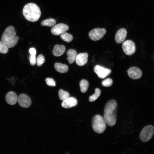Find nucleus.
<instances>
[{
  "mask_svg": "<svg viewBox=\"0 0 154 154\" xmlns=\"http://www.w3.org/2000/svg\"><path fill=\"white\" fill-rule=\"evenodd\" d=\"M94 72L99 78H104L109 76L111 73V70L107 68L99 65L95 66L94 69Z\"/></svg>",
  "mask_w": 154,
  "mask_h": 154,
  "instance_id": "obj_8",
  "label": "nucleus"
},
{
  "mask_svg": "<svg viewBox=\"0 0 154 154\" xmlns=\"http://www.w3.org/2000/svg\"><path fill=\"white\" fill-rule=\"evenodd\" d=\"M54 67L56 71L60 73H66L68 70V67L67 65L60 63H56Z\"/></svg>",
  "mask_w": 154,
  "mask_h": 154,
  "instance_id": "obj_18",
  "label": "nucleus"
},
{
  "mask_svg": "<svg viewBox=\"0 0 154 154\" xmlns=\"http://www.w3.org/2000/svg\"><path fill=\"white\" fill-rule=\"evenodd\" d=\"M154 133V127L151 125H147L141 131L139 135L140 139L143 142H147L152 138Z\"/></svg>",
  "mask_w": 154,
  "mask_h": 154,
  "instance_id": "obj_5",
  "label": "nucleus"
},
{
  "mask_svg": "<svg viewBox=\"0 0 154 154\" xmlns=\"http://www.w3.org/2000/svg\"><path fill=\"white\" fill-rule=\"evenodd\" d=\"M77 100L76 98L70 97L63 100L61 105L64 108H68L75 106L77 105Z\"/></svg>",
  "mask_w": 154,
  "mask_h": 154,
  "instance_id": "obj_14",
  "label": "nucleus"
},
{
  "mask_svg": "<svg viewBox=\"0 0 154 154\" xmlns=\"http://www.w3.org/2000/svg\"><path fill=\"white\" fill-rule=\"evenodd\" d=\"M123 50L125 54L128 55L133 54L135 51V46L134 42L130 40L124 42L122 45Z\"/></svg>",
  "mask_w": 154,
  "mask_h": 154,
  "instance_id": "obj_7",
  "label": "nucleus"
},
{
  "mask_svg": "<svg viewBox=\"0 0 154 154\" xmlns=\"http://www.w3.org/2000/svg\"><path fill=\"white\" fill-rule=\"evenodd\" d=\"M88 55L87 53H80L77 55L75 61L76 64L79 66H83L88 61Z\"/></svg>",
  "mask_w": 154,
  "mask_h": 154,
  "instance_id": "obj_13",
  "label": "nucleus"
},
{
  "mask_svg": "<svg viewBox=\"0 0 154 154\" xmlns=\"http://www.w3.org/2000/svg\"><path fill=\"white\" fill-rule=\"evenodd\" d=\"M19 37L16 36L14 28L12 26L7 27L5 30L1 37L3 43L8 48H12L17 44Z\"/></svg>",
  "mask_w": 154,
  "mask_h": 154,
  "instance_id": "obj_2",
  "label": "nucleus"
},
{
  "mask_svg": "<svg viewBox=\"0 0 154 154\" xmlns=\"http://www.w3.org/2000/svg\"><path fill=\"white\" fill-rule=\"evenodd\" d=\"M127 35V32L124 28H121L117 32L115 37L116 42L120 44L123 42L125 39Z\"/></svg>",
  "mask_w": 154,
  "mask_h": 154,
  "instance_id": "obj_12",
  "label": "nucleus"
},
{
  "mask_svg": "<svg viewBox=\"0 0 154 154\" xmlns=\"http://www.w3.org/2000/svg\"><path fill=\"white\" fill-rule=\"evenodd\" d=\"M106 32L105 28H96L89 32V37L92 40L96 41L102 38Z\"/></svg>",
  "mask_w": 154,
  "mask_h": 154,
  "instance_id": "obj_6",
  "label": "nucleus"
},
{
  "mask_svg": "<svg viewBox=\"0 0 154 154\" xmlns=\"http://www.w3.org/2000/svg\"><path fill=\"white\" fill-rule=\"evenodd\" d=\"M61 38L64 41L67 42H71L73 39L72 35L68 33L64 32L60 34Z\"/></svg>",
  "mask_w": 154,
  "mask_h": 154,
  "instance_id": "obj_21",
  "label": "nucleus"
},
{
  "mask_svg": "<svg viewBox=\"0 0 154 154\" xmlns=\"http://www.w3.org/2000/svg\"><path fill=\"white\" fill-rule=\"evenodd\" d=\"M68 29L69 27L67 25L64 23H60L53 26L51 31L53 35H58L64 32H66Z\"/></svg>",
  "mask_w": 154,
  "mask_h": 154,
  "instance_id": "obj_10",
  "label": "nucleus"
},
{
  "mask_svg": "<svg viewBox=\"0 0 154 154\" xmlns=\"http://www.w3.org/2000/svg\"><path fill=\"white\" fill-rule=\"evenodd\" d=\"M92 127L93 130L98 133H103L106 128V123L104 117L96 115L92 118Z\"/></svg>",
  "mask_w": 154,
  "mask_h": 154,
  "instance_id": "obj_4",
  "label": "nucleus"
},
{
  "mask_svg": "<svg viewBox=\"0 0 154 154\" xmlns=\"http://www.w3.org/2000/svg\"><path fill=\"white\" fill-rule=\"evenodd\" d=\"M29 52L31 55L32 56H35L36 54V50L35 49L31 48L29 49Z\"/></svg>",
  "mask_w": 154,
  "mask_h": 154,
  "instance_id": "obj_29",
  "label": "nucleus"
},
{
  "mask_svg": "<svg viewBox=\"0 0 154 154\" xmlns=\"http://www.w3.org/2000/svg\"><path fill=\"white\" fill-rule=\"evenodd\" d=\"M30 64L32 66L35 65L36 63V59L35 56H32L31 55L29 56Z\"/></svg>",
  "mask_w": 154,
  "mask_h": 154,
  "instance_id": "obj_28",
  "label": "nucleus"
},
{
  "mask_svg": "<svg viewBox=\"0 0 154 154\" xmlns=\"http://www.w3.org/2000/svg\"><path fill=\"white\" fill-rule=\"evenodd\" d=\"M56 23V20L52 18H49L42 21L41 23V25L42 26H47V27H52L54 26Z\"/></svg>",
  "mask_w": 154,
  "mask_h": 154,
  "instance_id": "obj_20",
  "label": "nucleus"
},
{
  "mask_svg": "<svg viewBox=\"0 0 154 154\" xmlns=\"http://www.w3.org/2000/svg\"><path fill=\"white\" fill-rule=\"evenodd\" d=\"M117 105L116 101L112 100L108 101L105 107L104 117L106 124L110 127L116 122Z\"/></svg>",
  "mask_w": 154,
  "mask_h": 154,
  "instance_id": "obj_1",
  "label": "nucleus"
},
{
  "mask_svg": "<svg viewBox=\"0 0 154 154\" xmlns=\"http://www.w3.org/2000/svg\"><path fill=\"white\" fill-rule=\"evenodd\" d=\"M23 14L28 21L34 22L37 21L41 15L39 7L36 4L30 3L26 5L23 9Z\"/></svg>",
  "mask_w": 154,
  "mask_h": 154,
  "instance_id": "obj_3",
  "label": "nucleus"
},
{
  "mask_svg": "<svg viewBox=\"0 0 154 154\" xmlns=\"http://www.w3.org/2000/svg\"><path fill=\"white\" fill-rule=\"evenodd\" d=\"M59 99L62 100H64L70 97V94L67 92L62 89H60L58 92Z\"/></svg>",
  "mask_w": 154,
  "mask_h": 154,
  "instance_id": "obj_22",
  "label": "nucleus"
},
{
  "mask_svg": "<svg viewBox=\"0 0 154 154\" xmlns=\"http://www.w3.org/2000/svg\"><path fill=\"white\" fill-rule=\"evenodd\" d=\"M17 101L20 106L23 108H28L31 104L30 98L28 96L24 94H22L19 96Z\"/></svg>",
  "mask_w": 154,
  "mask_h": 154,
  "instance_id": "obj_9",
  "label": "nucleus"
},
{
  "mask_svg": "<svg viewBox=\"0 0 154 154\" xmlns=\"http://www.w3.org/2000/svg\"><path fill=\"white\" fill-rule=\"evenodd\" d=\"M18 97L16 94L13 91L9 92L6 95L5 100L9 104L13 105L15 104L17 101Z\"/></svg>",
  "mask_w": 154,
  "mask_h": 154,
  "instance_id": "obj_15",
  "label": "nucleus"
},
{
  "mask_svg": "<svg viewBox=\"0 0 154 154\" xmlns=\"http://www.w3.org/2000/svg\"><path fill=\"white\" fill-rule=\"evenodd\" d=\"M67 56V59L70 64H72L75 60L77 56L76 51L74 49H70L67 51L66 53Z\"/></svg>",
  "mask_w": 154,
  "mask_h": 154,
  "instance_id": "obj_17",
  "label": "nucleus"
},
{
  "mask_svg": "<svg viewBox=\"0 0 154 154\" xmlns=\"http://www.w3.org/2000/svg\"><path fill=\"white\" fill-rule=\"evenodd\" d=\"M101 93V91L99 89L96 88L95 89L94 94L90 96L89 98L90 102H92L96 100L100 96Z\"/></svg>",
  "mask_w": 154,
  "mask_h": 154,
  "instance_id": "obj_23",
  "label": "nucleus"
},
{
  "mask_svg": "<svg viewBox=\"0 0 154 154\" xmlns=\"http://www.w3.org/2000/svg\"><path fill=\"white\" fill-rule=\"evenodd\" d=\"M80 90L82 93H85L89 87V82L86 80H81L80 82Z\"/></svg>",
  "mask_w": 154,
  "mask_h": 154,
  "instance_id": "obj_19",
  "label": "nucleus"
},
{
  "mask_svg": "<svg viewBox=\"0 0 154 154\" xmlns=\"http://www.w3.org/2000/svg\"><path fill=\"white\" fill-rule=\"evenodd\" d=\"M127 73L130 78L135 80L139 79L142 75L141 70L135 67H131L129 68L127 70Z\"/></svg>",
  "mask_w": 154,
  "mask_h": 154,
  "instance_id": "obj_11",
  "label": "nucleus"
},
{
  "mask_svg": "<svg viewBox=\"0 0 154 154\" xmlns=\"http://www.w3.org/2000/svg\"><path fill=\"white\" fill-rule=\"evenodd\" d=\"M113 84V80L110 78H107L103 80L102 82V85L104 87H109L111 86Z\"/></svg>",
  "mask_w": 154,
  "mask_h": 154,
  "instance_id": "obj_24",
  "label": "nucleus"
},
{
  "mask_svg": "<svg viewBox=\"0 0 154 154\" xmlns=\"http://www.w3.org/2000/svg\"><path fill=\"white\" fill-rule=\"evenodd\" d=\"M44 62V58L42 55L40 54L38 56L36 60V63L38 66H41Z\"/></svg>",
  "mask_w": 154,
  "mask_h": 154,
  "instance_id": "obj_26",
  "label": "nucleus"
},
{
  "mask_svg": "<svg viewBox=\"0 0 154 154\" xmlns=\"http://www.w3.org/2000/svg\"><path fill=\"white\" fill-rule=\"evenodd\" d=\"M66 48L63 45H56L53 50V53L56 56H59L62 55L65 51Z\"/></svg>",
  "mask_w": 154,
  "mask_h": 154,
  "instance_id": "obj_16",
  "label": "nucleus"
},
{
  "mask_svg": "<svg viewBox=\"0 0 154 154\" xmlns=\"http://www.w3.org/2000/svg\"><path fill=\"white\" fill-rule=\"evenodd\" d=\"M9 51L8 48L2 42L0 41V53L5 54Z\"/></svg>",
  "mask_w": 154,
  "mask_h": 154,
  "instance_id": "obj_25",
  "label": "nucleus"
},
{
  "mask_svg": "<svg viewBox=\"0 0 154 154\" xmlns=\"http://www.w3.org/2000/svg\"><path fill=\"white\" fill-rule=\"evenodd\" d=\"M45 81L46 84L48 86H55V82L53 79L50 78H46Z\"/></svg>",
  "mask_w": 154,
  "mask_h": 154,
  "instance_id": "obj_27",
  "label": "nucleus"
}]
</instances>
